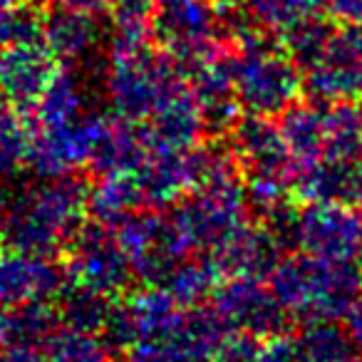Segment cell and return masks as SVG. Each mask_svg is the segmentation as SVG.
Wrapping results in <instances>:
<instances>
[{
	"instance_id": "obj_28",
	"label": "cell",
	"mask_w": 362,
	"mask_h": 362,
	"mask_svg": "<svg viewBox=\"0 0 362 362\" xmlns=\"http://www.w3.org/2000/svg\"><path fill=\"white\" fill-rule=\"evenodd\" d=\"M42 37V18L25 3H3L0 6V45H18Z\"/></svg>"
},
{
	"instance_id": "obj_29",
	"label": "cell",
	"mask_w": 362,
	"mask_h": 362,
	"mask_svg": "<svg viewBox=\"0 0 362 362\" xmlns=\"http://www.w3.org/2000/svg\"><path fill=\"white\" fill-rule=\"evenodd\" d=\"M30 136L23 132L13 112L0 102V171H11L23 156H28Z\"/></svg>"
},
{
	"instance_id": "obj_19",
	"label": "cell",
	"mask_w": 362,
	"mask_h": 362,
	"mask_svg": "<svg viewBox=\"0 0 362 362\" xmlns=\"http://www.w3.org/2000/svg\"><path fill=\"white\" fill-rule=\"evenodd\" d=\"M221 278L223 273L218 271L214 258L206 253H197V258L187 256L169 273L164 288L181 308H197L216 293V288L221 286Z\"/></svg>"
},
{
	"instance_id": "obj_30",
	"label": "cell",
	"mask_w": 362,
	"mask_h": 362,
	"mask_svg": "<svg viewBox=\"0 0 362 362\" xmlns=\"http://www.w3.org/2000/svg\"><path fill=\"white\" fill-rule=\"evenodd\" d=\"M261 345L263 342L248 332L226 330L216 355H214V362H258Z\"/></svg>"
},
{
	"instance_id": "obj_13",
	"label": "cell",
	"mask_w": 362,
	"mask_h": 362,
	"mask_svg": "<svg viewBox=\"0 0 362 362\" xmlns=\"http://www.w3.org/2000/svg\"><path fill=\"white\" fill-rule=\"evenodd\" d=\"M189 87L202 110L204 124L211 132H228L236 124V112L241 110L233 95L228 55L214 47L189 60Z\"/></svg>"
},
{
	"instance_id": "obj_6",
	"label": "cell",
	"mask_w": 362,
	"mask_h": 362,
	"mask_svg": "<svg viewBox=\"0 0 362 362\" xmlns=\"http://www.w3.org/2000/svg\"><path fill=\"white\" fill-rule=\"evenodd\" d=\"M67 281L95 291L100 296L115 298L127 293L134 271L122 248L117 231L107 223H85L67 246Z\"/></svg>"
},
{
	"instance_id": "obj_9",
	"label": "cell",
	"mask_w": 362,
	"mask_h": 362,
	"mask_svg": "<svg viewBox=\"0 0 362 362\" xmlns=\"http://www.w3.org/2000/svg\"><path fill=\"white\" fill-rule=\"evenodd\" d=\"M218 6L216 0H154L151 35L174 57L192 60L216 47L223 28Z\"/></svg>"
},
{
	"instance_id": "obj_2",
	"label": "cell",
	"mask_w": 362,
	"mask_h": 362,
	"mask_svg": "<svg viewBox=\"0 0 362 362\" xmlns=\"http://www.w3.org/2000/svg\"><path fill=\"white\" fill-rule=\"evenodd\" d=\"M233 95L241 110L258 117H278L296 105L303 90L300 67L288 50L261 33H241L236 52L228 55Z\"/></svg>"
},
{
	"instance_id": "obj_4",
	"label": "cell",
	"mask_w": 362,
	"mask_h": 362,
	"mask_svg": "<svg viewBox=\"0 0 362 362\" xmlns=\"http://www.w3.org/2000/svg\"><path fill=\"white\" fill-rule=\"evenodd\" d=\"M189 80L171 57L151 55L146 47L112 52L107 70V95L119 119L141 124L171 97L187 90Z\"/></svg>"
},
{
	"instance_id": "obj_17",
	"label": "cell",
	"mask_w": 362,
	"mask_h": 362,
	"mask_svg": "<svg viewBox=\"0 0 362 362\" xmlns=\"http://www.w3.org/2000/svg\"><path fill=\"white\" fill-rule=\"evenodd\" d=\"M281 134L296 164V176L303 169L317 164L325 156L327 134H330V112L322 105H291L283 112Z\"/></svg>"
},
{
	"instance_id": "obj_25",
	"label": "cell",
	"mask_w": 362,
	"mask_h": 362,
	"mask_svg": "<svg viewBox=\"0 0 362 362\" xmlns=\"http://www.w3.org/2000/svg\"><path fill=\"white\" fill-rule=\"evenodd\" d=\"M243 11L256 25L273 33H288L293 25L308 21L327 0H241Z\"/></svg>"
},
{
	"instance_id": "obj_12",
	"label": "cell",
	"mask_w": 362,
	"mask_h": 362,
	"mask_svg": "<svg viewBox=\"0 0 362 362\" xmlns=\"http://www.w3.org/2000/svg\"><path fill=\"white\" fill-rule=\"evenodd\" d=\"M233 159L241 161L246 179H281L296 189V164L271 117L248 115L231 127Z\"/></svg>"
},
{
	"instance_id": "obj_35",
	"label": "cell",
	"mask_w": 362,
	"mask_h": 362,
	"mask_svg": "<svg viewBox=\"0 0 362 362\" xmlns=\"http://www.w3.org/2000/svg\"><path fill=\"white\" fill-rule=\"evenodd\" d=\"M3 3H11V0H0V6H3Z\"/></svg>"
},
{
	"instance_id": "obj_11",
	"label": "cell",
	"mask_w": 362,
	"mask_h": 362,
	"mask_svg": "<svg viewBox=\"0 0 362 362\" xmlns=\"http://www.w3.org/2000/svg\"><path fill=\"white\" fill-rule=\"evenodd\" d=\"M105 117L82 115L80 119L60 127H40L28 144V159L45 179L67 176L82 164H90L97 134Z\"/></svg>"
},
{
	"instance_id": "obj_27",
	"label": "cell",
	"mask_w": 362,
	"mask_h": 362,
	"mask_svg": "<svg viewBox=\"0 0 362 362\" xmlns=\"http://www.w3.org/2000/svg\"><path fill=\"white\" fill-rule=\"evenodd\" d=\"M330 33H332L330 28L322 21H317L315 16L298 23V25H293L288 33H283V35H286L288 55L293 57V62H296L300 70H308V67L320 57Z\"/></svg>"
},
{
	"instance_id": "obj_22",
	"label": "cell",
	"mask_w": 362,
	"mask_h": 362,
	"mask_svg": "<svg viewBox=\"0 0 362 362\" xmlns=\"http://www.w3.org/2000/svg\"><path fill=\"white\" fill-rule=\"evenodd\" d=\"M37 127H60L85 115V90L77 75L57 72L35 102Z\"/></svg>"
},
{
	"instance_id": "obj_23",
	"label": "cell",
	"mask_w": 362,
	"mask_h": 362,
	"mask_svg": "<svg viewBox=\"0 0 362 362\" xmlns=\"http://www.w3.org/2000/svg\"><path fill=\"white\" fill-rule=\"evenodd\" d=\"M154 0H112V52H129L146 47L151 35Z\"/></svg>"
},
{
	"instance_id": "obj_21",
	"label": "cell",
	"mask_w": 362,
	"mask_h": 362,
	"mask_svg": "<svg viewBox=\"0 0 362 362\" xmlns=\"http://www.w3.org/2000/svg\"><path fill=\"white\" fill-rule=\"evenodd\" d=\"M45 362H112V347L100 332L72 325H57L42 340Z\"/></svg>"
},
{
	"instance_id": "obj_34",
	"label": "cell",
	"mask_w": 362,
	"mask_h": 362,
	"mask_svg": "<svg viewBox=\"0 0 362 362\" xmlns=\"http://www.w3.org/2000/svg\"><path fill=\"white\" fill-rule=\"evenodd\" d=\"M350 169V204L362 209V156L347 164Z\"/></svg>"
},
{
	"instance_id": "obj_14",
	"label": "cell",
	"mask_w": 362,
	"mask_h": 362,
	"mask_svg": "<svg viewBox=\"0 0 362 362\" xmlns=\"http://www.w3.org/2000/svg\"><path fill=\"white\" fill-rule=\"evenodd\" d=\"M57 57L40 40L3 45L0 50V95L18 105H35L57 75Z\"/></svg>"
},
{
	"instance_id": "obj_31",
	"label": "cell",
	"mask_w": 362,
	"mask_h": 362,
	"mask_svg": "<svg viewBox=\"0 0 362 362\" xmlns=\"http://www.w3.org/2000/svg\"><path fill=\"white\" fill-rule=\"evenodd\" d=\"M345 332H347V337H350L352 347H355L357 352H362V293L355 298L350 310L345 313Z\"/></svg>"
},
{
	"instance_id": "obj_18",
	"label": "cell",
	"mask_w": 362,
	"mask_h": 362,
	"mask_svg": "<svg viewBox=\"0 0 362 362\" xmlns=\"http://www.w3.org/2000/svg\"><path fill=\"white\" fill-rule=\"evenodd\" d=\"M100 23L92 13L67 11V8H55L50 16L42 21V37L45 45L57 60L80 62L95 52L100 42Z\"/></svg>"
},
{
	"instance_id": "obj_36",
	"label": "cell",
	"mask_w": 362,
	"mask_h": 362,
	"mask_svg": "<svg viewBox=\"0 0 362 362\" xmlns=\"http://www.w3.org/2000/svg\"><path fill=\"white\" fill-rule=\"evenodd\" d=\"M216 3H228V0H216Z\"/></svg>"
},
{
	"instance_id": "obj_32",
	"label": "cell",
	"mask_w": 362,
	"mask_h": 362,
	"mask_svg": "<svg viewBox=\"0 0 362 362\" xmlns=\"http://www.w3.org/2000/svg\"><path fill=\"white\" fill-rule=\"evenodd\" d=\"M325 6L330 8L332 18H337L340 23L362 25V0H327Z\"/></svg>"
},
{
	"instance_id": "obj_5",
	"label": "cell",
	"mask_w": 362,
	"mask_h": 362,
	"mask_svg": "<svg viewBox=\"0 0 362 362\" xmlns=\"http://www.w3.org/2000/svg\"><path fill=\"white\" fill-rule=\"evenodd\" d=\"M286 228L308 256L337 263H355L362 256V209L355 204L310 202L298 216H286Z\"/></svg>"
},
{
	"instance_id": "obj_10",
	"label": "cell",
	"mask_w": 362,
	"mask_h": 362,
	"mask_svg": "<svg viewBox=\"0 0 362 362\" xmlns=\"http://www.w3.org/2000/svg\"><path fill=\"white\" fill-rule=\"evenodd\" d=\"M211 310L228 330L248 332L258 340L283 335L288 325L286 308L258 278H228L214 293Z\"/></svg>"
},
{
	"instance_id": "obj_7",
	"label": "cell",
	"mask_w": 362,
	"mask_h": 362,
	"mask_svg": "<svg viewBox=\"0 0 362 362\" xmlns=\"http://www.w3.org/2000/svg\"><path fill=\"white\" fill-rule=\"evenodd\" d=\"M117 238L127 253L134 278L149 286H164L169 273L187 256H192L179 236L171 216L159 211H134L117 223Z\"/></svg>"
},
{
	"instance_id": "obj_26",
	"label": "cell",
	"mask_w": 362,
	"mask_h": 362,
	"mask_svg": "<svg viewBox=\"0 0 362 362\" xmlns=\"http://www.w3.org/2000/svg\"><path fill=\"white\" fill-rule=\"evenodd\" d=\"M110 313H112V298L100 296L95 291H87V288L72 286L65 293V298H62L60 317L65 325L82 327V330H92L102 335Z\"/></svg>"
},
{
	"instance_id": "obj_15",
	"label": "cell",
	"mask_w": 362,
	"mask_h": 362,
	"mask_svg": "<svg viewBox=\"0 0 362 362\" xmlns=\"http://www.w3.org/2000/svg\"><path fill=\"white\" fill-rule=\"evenodd\" d=\"M283 238L273 228H256L243 223L233 236H228L216 251L206 253L214 258L218 271L228 278H271L281 261Z\"/></svg>"
},
{
	"instance_id": "obj_33",
	"label": "cell",
	"mask_w": 362,
	"mask_h": 362,
	"mask_svg": "<svg viewBox=\"0 0 362 362\" xmlns=\"http://www.w3.org/2000/svg\"><path fill=\"white\" fill-rule=\"evenodd\" d=\"M37 3H45V6L52 8H67V11H82V13H97L110 11L112 0H37Z\"/></svg>"
},
{
	"instance_id": "obj_24",
	"label": "cell",
	"mask_w": 362,
	"mask_h": 362,
	"mask_svg": "<svg viewBox=\"0 0 362 362\" xmlns=\"http://www.w3.org/2000/svg\"><path fill=\"white\" fill-rule=\"evenodd\" d=\"M293 342L300 362H347L357 352L347 332L332 322H308Z\"/></svg>"
},
{
	"instance_id": "obj_3",
	"label": "cell",
	"mask_w": 362,
	"mask_h": 362,
	"mask_svg": "<svg viewBox=\"0 0 362 362\" xmlns=\"http://www.w3.org/2000/svg\"><path fill=\"white\" fill-rule=\"evenodd\" d=\"M90 214V187L80 176H60L28 192L13 214L11 236L28 253L50 256L70 246Z\"/></svg>"
},
{
	"instance_id": "obj_8",
	"label": "cell",
	"mask_w": 362,
	"mask_h": 362,
	"mask_svg": "<svg viewBox=\"0 0 362 362\" xmlns=\"http://www.w3.org/2000/svg\"><path fill=\"white\" fill-rule=\"evenodd\" d=\"M303 72V87L317 105L362 100V25L342 23L330 33L320 57Z\"/></svg>"
},
{
	"instance_id": "obj_20",
	"label": "cell",
	"mask_w": 362,
	"mask_h": 362,
	"mask_svg": "<svg viewBox=\"0 0 362 362\" xmlns=\"http://www.w3.org/2000/svg\"><path fill=\"white\" fill-rule=\"evenodd\" d=\"M139 209H141V197L132 171H124V174H105L90 189V214L100 223L117 226V223L124 221L129 214L139 211Z\"/></svg>"
},
{
	"instance_id": "obj_1",
	"label": "cell",
	"mask_w": 362,
	"mask_h": 362,
	"mask_svg": "<svg viewBox=\"0 0 362 362\" xmlns=\"http://www.w3.org/2000/svg\"><path fill=\"white\" fill-rule=\"evenodd\" d=\"M271 291L288 317L303 322H335L345 317L362 293V271L355 263L293 253L281 258L271 273Z\"/></svg>"
},
{
	"instance_id": "obj_16",
	"label": "cell",
	"mask_w": 362,
	"mask_h": 362,
	"mask_svg": "<svg viewBox=\"0 0 362 362\" xmlns=\"http://www.w3.org/2000/svg\"><path fill=\"white\" fill-rule=\"evenodd\" d=\"M65 286V273L40 253H18L0 261V300L13 305L47 303Z\"/></svg>"
}]
</instances>
